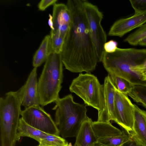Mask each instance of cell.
Listing matches in <instances>:
<instances>
[{
	"label": "cell",
	"mask_w": 146,
	"mask_h": 146,
	"mask_svg": "<svg viewBox=\"0 0 146 146\" xmlns=\"http://www.w3.org/2000/svg\"><path fill=\"white\" fill-rule=\"evenodd\" d=\"M66 5L72 22L61 53L65 68L74 73L94 70L99 62L96 50L89 31L82 1L69 0Z\"/></svg>",
	"instance_id": "1"
},
{
	"label": "cell",
	"mask_w": 146,
	"mask_h": 146,
	"mask_svg": "<svg viewBox=\"0 0 146 146\" xmlns=\"http://www.w3.org/2000/svg\"><path fill=\"white\" fill-rule=\"evenodd\" d=\"M146 59V49L117 48L111 53L104 52L102 61L108 74L127 79L134 85L146 84L133 68Z\"/></svg>",
	"instance_id": "2"
},
{
	"label": "cell",
	"mask_w": 146,
	"mask_h": 146,
	"mask_svg": "<svg viewBox=\"0 0 146 146\" xmlns=\"http://www.w3.org/2000/svg\"><path fill=\"white\" fill-rule=\"evenodd\" d=\"M55 123L62 137H76L83 122L88 117L85 104L75 102L71 94L55 102Z\"/></svg>",
	"instance_id": "3"
},
{
	"label": "cell",
	"mask_w": 146,
	"mask_h": 146,
	"mask_svg": "<svg viewBox=\"0 0 146 146\" xmlns=\"http://www.w3.org/2000/svg\"><path fill=\"white\" fill-rule=\"evenodd\" d=\"M61 53L50 54L38 81L40 105L44 106L59 98L63 77Z\"/></svg>",
	"instance_id": "4"
},
{
	"label": "cell",
	"mask_w": 146,
	"mask_h": 146,
	"mask_svg": "<svg viewBox=\"0 0 146 146\" xmlns=\"http://www.w3.org/2000/svg\"><path fill=\"white\" fill-rule=\"evenodd\" d=\"M69 89L85 104L97 110L98 116L101 114L105 106L104 88L95 76L90 73H80L72 80Z\"/></svg>",
	"instance_id": "5"
},
{
	"label": "cell",
	"mask_w": 146,
	"mask_h": 146,
	"mask_svg": "<svg viewBox=\"0 0 146 146\" xmlns=\"http://www.w3.org/2000/svg\"><path fill=\"white\" fill-rule=\"evenodd\" d=\"M82 1L89 31L100 62L104 52V45L107 40L106 34L101 24L103 15L96 5L86 0Z\"/></svg>",
	"instance_id": "6"
},
{
	"label": "cell",
	"mask_w": 146,
	"mask_h": 146,
	"mask_svg": "<svg viewBox=\"0 0 146 146\" xmlns=\"http://www.w3.org/2000/svg\"><path fill=\"white\" fill-rule=\"evenodd\" d=\"M92 128L96 142L92 146H123L131 141L130 135L110 123L93 121Z\"/></svg>",
	"instance_id": "7"
},
{
	"label": "cell",
	"mask_w": 146,
	"mask_h": 146,
	"mask_svg": "<svg viewBox=\"0 0 146 146\" xmlns=\"http://www.w3.org/2000/svg\"><path fill=\"white\" fill-rule=\"evenodd\" d=\"M21 115L30 126L47 133L59 136V131L50 115L41 107L34 106L25 109Z\"/></svg>",
	"instance_id": "8"
},
{
	"label": "cell",
	"mask_w": 146,
	"mask_h": 146,
	"mask_svg": "<svg viewBox=\"0 0 146 146\" xmlns=\"http://www.w3.org/2000/svg\"><path fill=\"white\" fill-rule=\"evenodd\" d=\"M114 100L115 122L129 135L133 132L134 104L127 94L122 93L115 89Z\"/></svg>",
	"instance_id": "9"
},
{
	"label": "cell",
	"mask_w": 146,
	"mask_h": 146,
	"mask_svg": "<svg viewBox=\"0 0 146 146\" xmlns=\"http://www.w3.org/2000/svg\"><path fill=\"white\" fill-rule=\"evenodd\" d=\"M37 76V68H34L25 84L16 91L25 109L40 105Z\"/></svg>",
	"instance_id": "10"
},
{
	"label": "cell",
	"mask_w": 146,
	"mask_h": 146,
	"mask_svg": "<svg viewBox=\"0 0 146 146\" xmlns=\"http://www.w3.org/2000/svg\"><path fill=\"white\" fill-rule=\"evenodd\" d=\"M146 22V12L134 14L126 18L120 19L115 21L110 28L108 35L122 37L127 33Z\"/></svg>",
	"instance_id": "11"
},
{
	"label": "cell",
	"mask_w": 146,
	"mask_h": 146,
	"mask_svg": "<svg viewBox=\"0 0 146 146\" xmlns=\"http://www.w3.org/2000/svg\"><path fill=\"white\" fill-rule=\"evenodd\" d=\"M52 20L53 30L66 36L72 22L70 11L66 4L55 3L53 5Z\"/></svg>",
	"instance_id": "12"
},
{
	"label": "cell",
	"mask_w": 146,
	"mask_h": 146,
	"mask_svg": "<svg viewBox=\"0 0 146 146\" xmlns=\"http://www.w3.org/2000/svg\"><path fill=\"white\" fill-rule=\"evenodd\" d=\"M133 132L131 140L138 146H146V111L134 104Z\"/></svg>",
	"instance_id": "13"
},
{
	"label": "cell",
	"mask_w": 146,
	"mask_h": 146,
	"mask_svg": "<svg viewBox=\"0 0 146 146\" xmlns=\"http://www.w3.org/2000/svg\"><path fill=\"white\" fill-rule=\"evenodd\" d=\"M104 88L105 106L101 114L98 116L97 121L109 122L115 121L114 100L115 88L108 75L104 79Z\"/></svg>",
	"instance_id": "14"
},
{
	"label": "cell",
	"mask_w": 146,
	"mask_h": 146,
	"mask_svg": "<svg viewBox=\"0 0 146 146\" xmlns=\"http://www.w3.org/2000/svg\"><path fill=\"white\" fill-rule=\"evenodd\" d=\"M92 119L88 117L81 125L77 135L74 146H92L96 142Z\"/></svg>",
	"instance_id": "15"
},
{
	"label": "cell",
	"mask_w": 146,
	"mask_h": 146,
	"mask_svg": "<svg viewBox=\"0 0 146 146\" xmlns=\"http://www.w3.org/2000/svg\"><path fill=\"white\" fill-rule=\"evenodd\" d=\"M48 134L30 126L21 117L20 118L16 136L17 141H19L21 137H27L32 138L39 143Z\"/></svg>",
	"instance_id": "16"
},
{
	"label": "cell",
	"mask_w": 146,
	"mask_h": 146,
	"mask_svg": "<svg viewBox=\"0 0 146 146\" xmlns=\"http://www.w3.org/2000/svg\"><path fill=\"white\" fill-rule=\"evenodd\" d=\"M49 35L45 36L39 47L35 52L33 58V65L37 68L45 62L50 53L49 49Z\"/></svg>",
	"instance_id": "17"
},
{
	"label": "cell",
	"mask_w": 146,
	"mask_h": 146,
	"mask_svg": "<svg viewBox=\"0 0 146 146\" xmlns=\"http://www.w3.org/2000/svg\"><path fill=\"white\" fill-rule=\"evenodd\" d=\"M49 35V49L50 53H61L66 36L58 32L52 30H51Z\"/></svg>",
	"instance_id": "18"
},
{
	"label": "cell",
	"mask_w": 146,
	"mask_h": 146,
	"mask_svg": "<svg viewBox=\"0 0 146 146\" xmlns=\"http://www.w3.org/2000/svg\"><path fill=\"white\" fill-rule=\"evenodd\" d=\"M108 75L115 88L120 92L127 94L133 89L134 84L127 79L113 74Z\"/></svg>",
	"instance_id": "19"
},
{
	"label": "cell",
	"mask_w": 146,
	"mask_h": 146,
	"mask_svg": "<svg viewBox=\"0 0 146 146\" xmlns=\"http://www.w3.org/2000/svg\"><path fill=\"white\" fill-rule=\"evenodd\" d=\"M127 95L135 102L146 108V84H134Z\"/></svg>",
	"instance_id": "20"
},
{
	"label": "cell",
	"mask_w": 146,
	"mask_h": 146,
	"mask_svg": "<svg viewBox=\"0 0 146 146\" xmlns=\"http://www.w3.org/2000/svg\"><path fill=\"white\" fill-rule=\"evenodd\" d=\"M39 143L41 146H68L69 144L64 138L48 134Z\"/></svg>",
	"instance_id": "21"
},
{
	"label": "cell",
	"mask_w": 146,
	"mask_h": 146,
	"mask_svg": "<svg viewBox=\"0 0 146 146\" xmlns=\"http://www.w3.org/2000/svg\"><path fill=\"white\" fill-rule=\"evenodd\" d=\"M146 37V24L143 25L139 28L128 35L124 40L132 45L138 44L139 42Z\"/></svg>",
	"instance_id": "22"
},
{
	"label": "cell",
	"mask_w": 146,
	"mask_h": 146,
	"mask_svg": "<svg viewBox=\"0 0 146 146\" xmlns=\"http://www.w3.org/2000/svg\"><path fill=\"white\" fill-rule=\"evenodd\" d=\"M129 1L134 10V14L146 12V0H130Z\"/></svg>",
	"instance_id": "23"
},
{
	"label": "cell",
	"mask_w": 146,
	"mask_h": 146,
	"mask_svg": "<svg viewBox=\"0 0 146 146\" xmlns=\"http://www.w3.org/2000/svg\"><path fill=\"white\" fill-rule=\"evenodd\" d=\"M133 70L142 81L146 82V59L142 63L135 66Z\"/></svg>",
	"instance_id": "24"
},
{
	"label": "cell",
	"mask_w": 146,
	"mask_h": 146,
	"mask_svg": "<svg viewBox=\"0 0 146 146\" xmlns=\"http://www.w3.org/2000/svg\"><path fill=\"white\" fill-rule=\"evenodd\" d=\"M117 44V42L113 40H111L106 42L104 45V51L108 53L113 52L118 48Z\"/></svg>",
	"instance_id": "25"
},
{
	"label": "cell",
	"mask_w": 146,
	"mask_h": 146,
	"mask_svg": "<svg viewBox=\"0 0 146 146\" xmlns=\"http://www.w3.org/2000/svg\"><path fill=\"white\" fill-rule=\"evenodd\" d=\"M57 0H42L38 3V6L39 10L44 11L49 6L56 3Z\"/></svg>",
	"instance_id": "26"
},
{
	"label": "cell",
	"mask_w": 146,
	"mask_h": 146,
	"mask_svg": "<svg viewBox=\"0 0 146 146\" xmlns=\"http://www.w3.org/2000/svg\"><path fill=\"white\" fill-rule=\"evenodd\" d=\"M49 19L48 20V24L50 27L51 30H53V23L52 20V16L51 15H49Z\"/></svg>",
	"instance_id": "27"
},
{
	"label": "cell",
	"mask_w": 146,
	"mask_h": 146,
	"mask_svg": "<svg viewBox=\"0 0 146 146\" xmlns=\"http://www.w3.org/2000/svg\"><path fill=\"white\" fill-rule=\"evenodd\" d=\"M138 44L146 46V37L142 39L139 42Z\"/></svg>",
	"instance_id": "28"
},
{
	"label": "cell",
	"mask_w": 146,
	"mask_h": 146,
	"mask_svg": "<svg viewBox=\"0 0 146 146\" xmlns=\"http://www.w3.org/2000/svg\"><path fill=\"white\" fill-rule=\"evenodd\" d=\"M123 146H138L136 144L131 140Z\"/></svg>",
	"instance_id": "29"
},
{
	"label": "cell",
	"mask_w": 146,
	"mask_h": 146,
	"mask_svg": "<svg viewBox=\"0 0 146 146\" xmlns=\"http://www.w3.org/2000/svg\"><path fill=\"white\" fill-rule=\"evenodd\" d=\"M68 146H72V144L71 143H69Z\"/></svg>",
	"instance_id": "30"
},
{
	"label": "cell",
	"mask_w": 146,
	"mask_h": 146,
	"mask_svg": "<svg viewBox=\"0 0 146 146\" xmlns=\"http://www.w3.org/2000/svg\"><path fill=\"white\" fill-rule=\"evenodd\" d=\"M37 146H40V145H38Z\"/></svg>",
	"instance_id": "31"
},
{
	"label": "cell",
	"mask_w": 146,
	"mask_h": 146,
	"mask_svg": "<svg viewBox=\"0 0 146 146\" xmlns=\"http://www.w3.org/2000/svg\"></svg>",
	"instance_id": "32"
}]
</instances>
